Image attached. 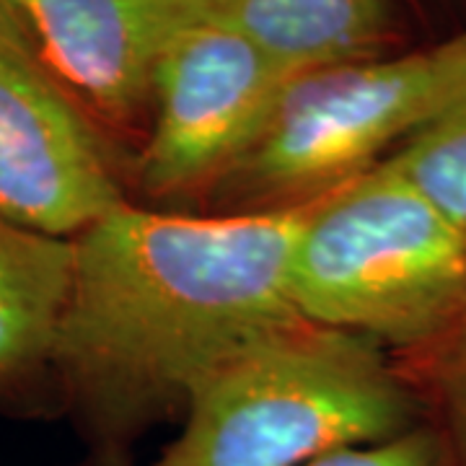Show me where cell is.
Segmentation results:
<instances>
[{"mask_svg": "<svg viewBox=\"0 0 466 466\" xmlns=\"http://www.w3.org/2000/svg\"><path fill=\"white\" fill-rule=\"evenodd\" d=\"M0 36L14 39V42H18V45H26V47H32L34 50L32 39H29V34H26L24 21H21V16H18L14 0H0Z\"/></svg>", "mask_w": 466, "mask_h": 466, "instance_id": "cell-13", "label": "cell"}, {"mask_svg": "<svg viewBox=\"0 0 466 466\" xmlns=\"http://www.w3.org/2000/svg\"><path fill=\"white\" fill-rule=\"evenodd\" d=\"M36 57L86 112L125 119L150 101L153 73L213 0H14Z\"/></svg>", "mask_w": 466, "mask_h": 466, "instance_id": "cell-7", "label": "cell"}, {"mask_svg": "<svg viewBox=\"0 0 466 466\" xmlns=\"http://www.w3.org/2000/svg\"><path fill=\"white\" fill-rule=\"evenodd\" d=\"M122 202L91 115L32 47L0 36V213L73 238Z\"/></svg>", "mask_w": 466, "mask_h": 466, "instance_id": "cell-6", "label": "cell"}, {"mask_svg": "<svg viewBox=\"0 0 466 466\" xmlns=\"http://www.w3.org/2000/svg\"><path fill=\"white\" fill-rule=\"evenodd\" d=\"M73 280V238L0 213V386L50 368Z\"/></svg>", "mask_w": 466, "mask_h": 466, "instance_id": "cell-9", "label": "cell"}, {"mask_svg": "<svg viewBox=\"0 0 466 466\" xmlns=\"http://www.w3.org/2000/svg\"><path fill=\"white\" fill-rule=\"evenodd\" d=\"M386 161L466 228V86Z\"/></svg>", "mask_w": 466, "mask_h": 466, "instance_id": "cell-10", "label": "cell"}, {"mask_svg": "<svg viewBox=\"0 0 466 466\" xmlns=\"http://www.w3.org/2000/svg\"><path fill=\"white\" fill-rule=\"evenodd\" d=\"M210 18L254 42L288 76L379 57L389 0H213Z\"/></svg>", "mask_w": 466, "mask_h": 466, "instance_id": "cell-8", "label": "cell"}, {"mask_svg": "<svg viewBox=\"0 0 466 466\" xmlns=\"http://www.w3.org/2000/svg\"><path fill=\"white\" fill-rule=\"evenodd\" d=\"M303 210L112 208L73 236L50 368L115 428L184 404L220 363L299 321L288 267Z\"/></svg>", "mask_w": 466, "mask_h": 466, "instance_id": "cell-1", "label": "cell"}, {"mask_svg": "<svg viewBox=\"0 0 466 466\" xmlns=\"http://www.w3.org/2000/svg\"><path fill=\"white\" fill-rule=\"evenodd\" d=\"M153 466H306L415 428V400L379 345L293 321L210 370Z\"/></svg>", "mask_w": 466, "mask_h": 466, "instance_id": "cell-2", "label": "cell"}, {"mask_svg": "<svg viewBox=\"0 0 466 466\" xmlns=\"http://www.w3.org/2000/svg\"><path fill=\"white\" fill-rule=\"evenodd\" d=\"M453 334H459V337L451 350L443 389H446V407H449L456 449L461 453V461L466 466V321Z\"/></svg>", "mask_w": 466, "mask_h": 466, "instance_id": "cell-12", "label": "cell"}, {"mask_svg": "<svg viewBox=\"0 0 466 466\" xmlns=\"http://www.w3.org/2000/svg\"><path fill=\"white\" fill-rule=\"evenodd\" d=\"M306 466H451V449L433 428L415 425L389 441L334 451Z\"/></svg>", "mask_w": 466, "mask_h": 466, "instance_id": "cell-11", "label": "cell"}, {"mask_svg": "<svg viewBox=\"0 0 466 466\" xmlns=\"http://www.w3.org/2000/svg\"><path fill=\"white\" fill-rule=\"evenodd\" d=\"M288 296L309 324L431 345L466 321V228L383 158L306 202Z\"/></svg>", "mask_w": 466, "mask_h": 466, "instance_id": "cell-3", "label": "cell"}, {"mask_svg": "<svg viewBox=\"0 0 466 466\" xmlns=\"http://www.w3.org/2000/svg\"><path fill=\"white\" fill-rule=\"evenodd\" d=\"M464 86L466 32L431 50L296 76L213 192L241 213L317 200L400 148Z\"/></svg>", "mask_w": 466, "mask_h": 466, "instance_id": "cell-4", "label": "cell"}, {"mask_svg": "<svg viewBox=\"0 0 466 466\" xmlns=\"http://www.w3.org/2000/svg\"><path fill=\"white\" fill-rule=\"evenodd\" d=\"M293 76L218 18L187 26L161 55L140 184L153 198L213 189L254 146Z\"/></svg>", "mask_w": 466, "mask_h": 466, "instance_id": "cell-5", "label": "cell"}]
</instances>
